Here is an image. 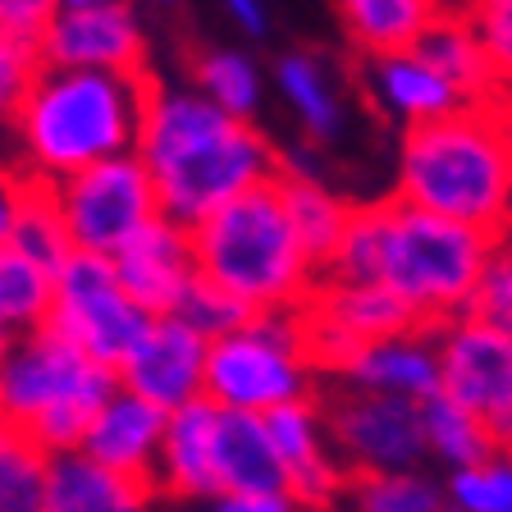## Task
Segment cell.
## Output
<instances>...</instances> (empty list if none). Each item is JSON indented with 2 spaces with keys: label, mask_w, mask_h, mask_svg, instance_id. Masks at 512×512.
Returning <instances> with one entry per match:
<instances>
[{
  "label": "cell",
  "mask_w": 512,
  "mask_h": 512,
  "mask_svg": "<svg viewBox=\"0 0 512 512\" xmlns=\"http://www.w3.org/2000/svg\"><path fill=\"white\" fill-rule=\"evenodd\" d=\"M138 160L160 197V215L197 229L234 197L275 179L279 151L256 124L224 115L197 87L151 83Z\"/></svg>",
  "instance_id": "obj_1"
},
{
  "label": "cell",
  "mask_w": 512,
  "mask_h": 512,
  "mask_svg": "<svg viewBox=\"0 0 512 512\" xmlns=\"http://www.w3.org/2000/svg\"><path fill=\"white\" fill-rule=\"evenodd\" d=\"M394 197L503 238L512 229V119L503 101L462 106L458 115L407 128Z\"/></svg>",
  "instance_id": "obj_2"
},
{
  "label": "cell",
  "mask_w": 512,
  "mask_h": 512,
  "mask_svg": "<svg viewBox=\"0 0 512 512\" xmlns=\"http://www.w3.org/2000/svg\"><path fill=\"white\" fill-rule=\"evenodd\" d=\"M151 101L147 74H96V69H42L28 92L19 133L23 174L60 183L96 160L133 156Z\"/></svg>",
  "instance_id": "obj_3"
},
{
  "label": "cell",
  "mask_w": 512,
  "mask_h": 512,
  "mask_svg": "<svg viewBox=\"0 0 512 512\" xmlns=\"http://www.w3.org/2000/svg\"><path fill=\"white\" fill-rule=\"evenodd\" d=\"M197 275L234 293L252 316L302 311L320 288V266L307 256L279 183L234 197L192 229Z\"/></svg>",
  "instance_id": "obj_4"
},
{
  "label": "cell",
  "mask_w": 512,
  "mask_h": 512,
  "mask_svg": "<svg viewBox=\"0 0 512 512\" xmlns=\"http://www.w3.org/2000/svg\"><path fill=\"white\" fill-rule=\"evenodd\" d=\"M375 206H380L375 284L407 302L426 330H444L448 320L467 316L499 238L471 224L444 220V215L416 211L398 197H384Z\"/></svg>",
  "instance_id": "obj_5"
},
{
  "label": "cell",
  "mask_w": 512,
  "mask_h": 512,
  "mask_svg": "<svg viewBox=\"0 0 512 512\" xmlns=\"http://www.w3.org/2000/svg\"><path fill=\"white\" fill-rule=\"evenodd\" d=\"M115 389L119 375L110 366L92 362L46 325L10 339L0 357V416L46 458L78 453L92 416Z\"/></svg>",
  "instance_id": "obj_6"
},
{
  "label": "cell",
  "mask_w": 512,
  "mask_h": 512,
  "mask_svg": "<svg viewBox=\"0 0 512 512\" xmlns=\"http://www.w3.org/2000/svg\"><path fill=\"white\" fill-rule=\"evenodd\" d=\"M316 366L307 357V307L261 311L243 330L211 343L206 398L220 412L266 416L275 407L307 403Z\"/></svg>",
  "instance_id": "obj_7"
},
{
  "label": "cell",
  "mask_w": 512,
  "mask_h": 512,
  "mask_svg": "<svg viewBox=\"0 0 512 512\" xmlns=\"http://www.w3.org/2000/svg\"><path fill=\"white\" fill-rule=\"evenodd\" d=\"M46 330H55L64 343H74L92 362L110 366L119 375V366L147 339L151 316L124 293L110 256L74 252L51 275V316H46Z\"/></svg>",
  "instance_id": "obj_8"
},
{
  "label": "cell",
  "mask_w": 512,
  "mask_h": 512,
  "mask_svg": "<svg viewBox=\"0 0 512 512\" xmlns=\"http://www.w3.org/2000/svg\"><path fill=\"white\" fill-rule=\"evenodd\" d=\"M51 192L64 215L74 252L87 256H115L151 220H160L156 183H151L147 165L138 160V151L115 160H96L87 170L51 183Z\"/></svg>",
  "instance_id": "obj_9"
},
{
  "label": "cell",
  "mask_w": 512,
  "mask_h": 512,
  "mask_svg": "<svg viewBox=\"0 0 512 512\" xmlns=\"http://www.w3.org/2000/svg\"><path fill=\"white\" fill-rule=\"evenodd\" d=\"M325 435L334 458L352 476H380V471H416L430 458L421 403L407 398H380L348 389L325 407Z\"/></svg>",
  "instance_id": "obj_10"
},
{
  "label": "cell",
  "mask_w": 512,
  "mask_h": 512,
  "mask_svg": "<svg viewBox=\"0 0 512 512\" xmlns=\"http://www.w3.org/2000/svg\"><path fill=\"white\" fill-rule=\"evenodd\" d=\"M426 330L407 302H398L384 284H330L320 279L307 302V357L316 371H339L357 348L398 334Z\"/></svg>",
  "instance_id": "obj_11"
},
{
  "label": "cell",
  "mask_w": 512,
  "mask_h": 512,
  "mask_svg": "<svg viewBox=\"0 0 512 512\" xmlns=\"http://www.w3.org/2000/svg\"><path fill=\"white\" fill-rule=\"evenodd\" d=\"M435 348L439 394L476 412L485 426H499L512 412V334L476 316H458L435 330Z\"/></svg>",
  "instance_id": "obj_12"
},
{
  "label": "cell",
  "mask_w": 512,
  "mask_h": 512,
  "mask_svg": "<svg viewBox=\"0 0 512 512\" xmlns=\"http://www.w3.org/2000/svg\"><path fill=\"white\" fill-rule=\"evenodd\" d=\"M46 69H96V74H147V37L128 0L60 10L37 42Z\"/></svg>",
  "instance_id": "obj_13"
},
{
  "label": "cell",
  "mask_w": 512,
  "mask_h": 512,
  "mask_svg": "<svg viewBox=\"0 0 512 512\" xmlns=\"http://www.w3.org/2000/svg\"><path fill=\"white\" fill-rule=\"evenodd\" d=\"M206 357L211 339H202L183 316H160L151 320L133 357L119 366V389L147 398L160 412H179L206 398Z\"/></svg>",
  "instance_id": "obj_14"
},
{
  "label": "cell",
  "mask_w": 512,
  "mask_h": 512,
  "mask_svg": "<svg viewBox=\"0 0 512 512\" xmlns=\"http://www.w3.org/2000/svg\"><path fill=\"white\" fill-rule=\"evenodd\" d=\"M115 275L124 293L147 311L151 320L179 316L188 288L197 284V252H192V229L174 220H151L133 243H124L115 256Z\"/></svg>",
  "instance_id": "obj_15"
},
{
  "label": "cell",
  "mask_w": 512,
  "mask_h": 512,
  "mask_svg": "<svg viewBox=\"0 0 512 512\" xmlns=\"http://www.w3.org/2000/svg\"><path fill=\"white\" fill-rule=\"evenodd\" d=\"M215 426H220V407L211 398L188 403L170 412L165 439H160L156 462V494L174 503H211L220 490V462H215Z\"/></svg>",
  "instance_id": "obj_16"
},
{
  "label": "cell",
  "mask_w": 512,
  "mask_h": 512,
  "mask_svg": "<svg viewBox=\"0 0 512 512\" xmlns=\"http://www.w3.org/2000/svg\"><path fill=\"white\" fill-rule=\"evenodd\" d=\"M165 421L170 412L151 407L147 398L115 389V394L101 403V412L92 416L87 439L78 453H87L92 462L119 471L128 480H156V462H160V439H165Z\"/></svg>",
  "instance_id": "obj_17"
},
{
  "label": "cell",
  "mask_w": 512,
  "mask_h": 512,
  "mask_svg": "<svg viewBox=\"0 0 512 512\" xmlns=\"http://www.w3.org/2000/svg\"><path fill=\"white\" fill-rule=\"evenodd\" d=\"M334 375H343L348 389H357V394L426 403V398L439 394L435 330H412V334H398V339L366 343V348L352 352Z\"/></svg>",
  "instance_id": "obj_18"
},
{
  "label": "cell",
  "mask_w": 512,
  "mask_h": 512,
  "mask_svg": "<svg viewBox=\"0 0 512 512\" xmlns=\"http://www.w3.org/2000/svg\"><path fill=\"white\" fill-rule=\"evenodd\" d=\"M156 485L128 480L87 453H60L46 467V512H156Z\"/></svg>",
  "instance_id": "obj_19"
},
{
  "label": "cell",
  "mask_w": 512,
  "mask_h": 512,
  "mask_svg": "<svg viewBox=\"0 0 512 512\" xmlns=\"http://www.w3.org/2000/svg\"><path fill=\"white\" fill-rule=\"evenodd\" d=\"M371 87H375L380 110L389 119H398L403 128L435 124V119L458 115V110L467 106V101L453 92V83H448L439 69H430L416 51L371 60Z\"/></svg>",
  "instance_id": "obj_20"
},
{
  "label": "cell",
  "mask_w": 512,
  "mask_h": 512,
  "mask_svg": "<svg viewBox=\"0 0 512 512\" xmlns=\"http://www.w3.org/2000/svg\"><path fill=\"white\" fill-rule=\"evenodd\" d=\"M215 462L224 494H288V467L266 430V416L220 412Z\"/></svg>",
  "instance_id": "obj_21"
},
{
  "label": "cell",
  "mask_w": 512,
  "mask_h": 512,
  "mask_svg": "<svg viewBox=\"0 0 512 512\" xmlns=\"http://www.w3.org/2000/svg\"><path fill=\"white\" fill-rule=\"evenodd\" d=\"M439 14H444V0H339L348 42L371 60L416 51V42Z\"/></svg>",
  "instance_id": "obj_22"
},
{
  "label": "cell",
  "mask_w": 512,
  "mask_h": 512,
  "mask_svg": "<svg viewBox=\"0 0 512 512\" xmlns=\"http://www.w3.org/2000/svg\"><path fill=\"white\" fill-rule=\"evenodd\" d=\"M416 55L439 69V74L453 83V92L467 101V106H480V101H494V74L490 64H485V51H480L476 32H471L467 14H439L430 23V32L416 42Z\"/></svg>",
  "instance_id": "obj_23"
},
{
  "label": "cell",
  "mask_w": 512,
  "mask_h": 512,
  "mask_svg": "<svg viewBox=\"0 0 512 512\" xmlns=\"http://www.w3.org/2000/svg\"><path fill=\"white\" fill-rule=\"evenodd\" d=\"M275 87L284 96L311 142H334L343 128V101L334 92L325 64L307 51H288L275 60Z\"/></svg>",
  "instance_id": "obj_24"
},
{
  "label": "cell",
  "mask_w": 512,
  "mask_h": 512,
  "mask_svg": "<svg viewBox=\"0 0 512 512\" xmlns=\"http://www.w3.org/2000/svg\"><path fill=\"white\" fill-rule=\"evenodd\" d=\"M421 426H426L430 458H439L453 471L476 467V462H485V458L499 453L490 426H485L476 412H467L462 403H453L448 394H435V398L421 403Z\"/></svg>",
  "instance_id": "obj_25"
},
{
  "label": "cell",
  "mask_w": 512,
  "mask_h": 512,
  "mask_svg": "<svg viewBox=\"0 0 512 512\" xmlns=\"http://www.w3.org/2000/svg\"><path fill=\"white\" fill-rule=\"evenodd\" d=\"M275 183H279V192H284V206H288V215H293V229H298L307 256L325 270L343 238V229H348V220H352V206L343 202L339 192L325 188V183H293V179H275Z\"/></svg>",
  "instance_id": "obj_26"
},
{
  "label": "cell",
  "mask_w": 512,
  "mask_h": 512,
  "mask_svg": "<svg viewBox=\"0 0 512 512\" xmlns=\"http://www.w3.org/2000/svg\"><path fill=\"white\" fill-rule=\"evenodd\" d=\"M192 87L224 115L247 119V124L261 110V69L252 55L229 51V46H211L192 60Z\"/></svg>",
  "instance_id": "obj_27"
},
{
  "label": "cell",
  "mask_w": 512,
  "mask_h": 512,
  "mask_svg": "<svg viewBox=\"0 0 512 512\" xmlns=\"http://www.w3.org/2000/svg\"><path fill=\"white\" fill-rule=\"evenodd\" d=\"M10 247L19 256H28L32 266H42L46 275H55V270L74 256V243H69V229H64V215H60V206H55L51 183L28 179L19 220H14V234H10Z\"/></svg>",
  "instance_id": "obj_28"
},
{
  "label": "cell",
  "mask_w": 512,
  "mask_h": 512,
  "mask_svg": "<svg viewBox=\"0 0 512 512\" xmlns=\"http://www.w3.org/2000/svg\"><path fill=\"white\" fill-rule=\"evenodd\" d=\"M46 316H51V275L14 247H0V334L5 339L32 334L46 325Z\"/></svg>",
  "instance_id": "obj_29"
},
{
  "label": "cell",
  "mask_w": 512,
  "mask_h": 512,
  "mask_svg": "<svg viewBox=\"0 0 512 512\" xmlns=\"http://www.w3.org/2000/svg\"><path fill=\"white\" fill-rule=\"evenodd\" d=\"M348 512H448V494L426 471H380L352 476L343 494Z\"/></svg>",
  "instance_id": "obj_30"
},
{
  "label": "cell",
  "mask_w": 512,
  "mask_h": 512,
  "mask_svg": "<svg viewBox=\"0 0 512 512\" xmlns=\"http://www.w3.org/2000/svg\"><path fill=\"white\" fill-rule=\"evenodd\" d=\"M266 430L270 439H275L279 458H284L288 476L302 467H311V462H320L325 453H334L330 444H325V412H320L316 403H288V407H275V412H266Z\"/></svg>",
  "instance_id": "obj_31"
},
{
  "label": "cell",
  "mask_w": 512,
  "mask_h": 512,
  "mask_svg": "<svg viewBox=\"0 0 512 512\" xmlns=\"http://www.w3.org/2000/svg\"><path fill=\"white\" fill-rule=\"evenodd\" d=\"M380 270V206H352V220L343 229L339 247H334L330 266L320 270V279L330 284H375Z\"/></svg>",
  "instance_id": "obj_32"
},
{
  "label": "cell",
  "mask_w": 512,
  "mask_h": 512,
  "mask_svg": "<svg viewBox=\"0 0 512 512\" xmlns=\"http://www.w3.org/2000/svg\"><path fill=\"white\" fill-rule=\"evenodd\" d=\"M448 512H512V453L462 467L444 485Z\"/></svg>",
  "instance_id": "obj_33"
},
{
  "label": "cell",
  "mask_w": 512,
  "mask_h": 512,
  "mask_svg": "<svg viewBox=\"0 0 512 512\" xmlns=\"http://www.w3.org/2000/svg\"><path fill=\"white\" fill-rule=\"evenodd\" d=\"M467 23L476 32L485 64L494 74V92H512V0H471Z\"/></svg>",
  "instance_id": "obj_34"
},
{
  "label": "cell",
  "mask_w": 512,
  "mask_h": 512,
  "mask_svg": "<svg viewBox=\"0 0 512 512\" xmlns=\"http://www.w3.org/2000/svg\"><path fill=\"white\" fill-rule=\"evenodd\" d=\"M179 316L188 320L192 330L202 334V339H224V334H234L243 330L247 320H252V311L243 307V302L234 298V293H224L220 284H211V279L197 275V284L188 288V298H183Z\"/></svg>",
  "instance_id": "obj_35"
},
{
  "label": "cell",
  "mask_w": 512,
  "mask_h": 512,
  "mask_svg": "<svg viewBox=\"0 0 512 512\" xmlns=\"http://www.w3.org/2000/svg\"><path fill=\"white\" fill-rule=\"evenodd\" d=\"M42 51L32 42H19V37H5L0 32V128L19 119L23 101H28V92L37 87V78H42Z\"/></svg>",
  "instance_id": "obj_36"
},
{
  "label": "cell",
  "mask_w": 512,
  "mask_h": 512,
  "mask_svg": "<svg viewBox=\"0 0 512 512\" xmlns=\"http://www.w3.org/2000/svg\"><path fill=\"white\" fill-rule=\"evenodd\" d=\"M46 467L51 458L23 439L0 471V512H46Z\"/></svg>",
  "instance_id": "obj_37"
},
{
  "label": "cell",
  "mask_w": 512,
  "mask_h": 512,
  "mask_svg": "<svg viewBox=\"0 0 512 512\" xmlns=\"http://www.w3.org/2000/svg\"><path fill=\"white\" fill-rule=\"evenodd\" d=\"M467 316L512 334V243L508 238L494 243V256H490V266H485V275H480V288H476V298H471Z\"/></svg>",
  "instance_id": "obj_38"
},
{
  "label": "cell",
  "mask_w": 512,
  "mask_h": 512,
  "mask_svg": "<svg viewBox=\"0 0 512 512\" xmlns=\"http://www.w3.org/2000/svg\"><path fill=\"white\" fill-rule=\"evenodd\" d=\"M60 10L64 0H0V32L37 46Z\"/></svg>",
  "instance_id": "obj_39"
},
{
  "label": "cell",
  "mask_w": 512,
  "mask_h": 512,
  "mask_svg": "<svg viewBox=\"0 0 512 512\" xmlns=\"http://www.w3.org/2000/svg\"><path fill=\"white\" fill-rule=\"evenodd\" d=\"M202 512H302L293 494H215Z\"/></svg>",
  "instance_id": "obj_40"
},
{
  "label": "cell",
  "mask_w": 512,
  "mask_h": 512,
  "mask_svg": "<svg viewBox=\"0 0 512 512\" xmlns=\"http://www.w3.org/2000/svg\"><path fill=\"white\" fill-rule=\"evenodd\" d=\"M23 192H28V174L0 165V247H10L14 220H19V206H23Z\"/></svg>",
  "instance_id": "obj_41"
},
{
  "label": "cell",
  "mask_w": 512,
  "mask_h": 512,
  "mask_svg": "<svg viewBox=\"0 0 512 512\" xmlns=\"http://www.w3.org/2000/svg\"><path fill=\"white\" fill-rule=\"evenodd\" d=\"M220 5H224V14H229V19H234L238 28L247 32V37H256V42H261V37L270 32L266 0H220Z\"/></svg>",
  "instance_id": "obj_42"
},
{
  "label": "cell",
  "mask_w": 512,
  "mask_h": 512,
  "mask_svg": "<svg viewBox=\"0 0 512 512\" xmlns=\"http://www.w3.org/2000/svg\"><path fill=\"white\" fill-rule=\"evenodd\" d=\"M19 444H23V430H14L5 416H0V471H5V462L19 453Z\"/></svg>",
  "instance_id": "obj_43"
},
{
  "label": "cell",
  "mask_w": 512,
  "mask_h": 512,
  "mask_svg": "<svg viewBox=\"0 0 512 512\" xmlns=\"http://www.w3.org/2000/svg\"><path fill=\"white\" fill-rule=\"evenodd\" d=\"M83 5H115V0H64V10H83Z\"/></svg>",
  "instance_id": "obj_44"
},
{
  "label": "cell",
  "mask_w": 512,
  "mask_h": 512,
  "mask_svg": "<svg viewBox=\"0 0 512 512\" xmlns=\"http://www.w3.org/2000/svg\"><path fill=\"white\" fill-rule=\"evenodd\" d=\"M5 348H10V339H5V334H0V357H5Z\"/></svg>",
  "instance_id": "obj_45"
},
{
  "label": "cell",
  "mask_w": 512,
  "mask_h": 512,
  "mask_svg": "<svg viewBox=\"0 0 512 512\" xmlns=\"http://www.w3.org/2000/svg\"><path fill=\"white\" fill-rule=\"evenodd\" d=\"M151 5H179V0H151Z\"/></svg>",
  "instance_id": "obj_46"
},
{
  "label": "cell",
  "mask_w": 512,
  "mask_h": 512,
  "mask_svg": "<svg viewBox=\"0 0 512 512\" xmlns=\"http://www.w3.org/2000/svg\"><path fill=\"white\" fill-rule=\"evenodd\" d=\"M503 238H508V243H512V229H508V234H503Z\"/></svg>",
  "instance_id": "obj_47"
}]
</instances>
